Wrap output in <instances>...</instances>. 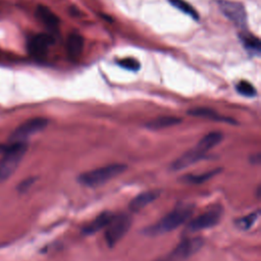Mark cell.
I'll list each match as a JSON object with an SVG mask.
<instances>
[{
  "label": "cell",
  "mask_w": 261,
  "mask_h": 261,
  "mask_svg": "<svg viewBox=\"0 0 261 261\" xmlns=\"http://www.w3.org/2000/svg\"><path fill=\"white\" fill-rule=\"evenodd\" d=\"M222 138L223 136L220 132H211L207 134L198 142L197 146L178 157L171 164V169L180 170L202 159L209 150L216 147L222 141Z\"/></svg>",
  "instance_id": "obj_1"
},
{
  "label": "cell",
  "mask_w": 261,
  "mask_h": 261,
  "mask_svg": "<svg viewBox=\"0 0 261 261\" xmlns=\"http://www.w3.org/2000/svg\"><path fill=\"white\" fill-rule=\"evenodd\" d=\"M194 211V205L192 204H180L175 207L171 212L162 217L158 222L146 228L145 232L151 236H158L169 232L180 224L185 223Z\"/></svg>",
  "instance_id": "obj_2"
},
{
  "label": "cell",
  "mask_w": 261,
  "mask_h": 261,
  "mask_svg": "<svg viewBox=\"0 0 261 261\" xmlns=\"http://www.w3.org/2000/svg\"><path fill=\"white\" fill-rule=\"evenodd\" d=\"M28 149L25 142H10L3 149L0 159V181L8 179L17 169Z\"/></svg>",
  "instance_id": "obj_3"
},
{
  "label": "cell",
  "mask_w": 261,
  "mask_h": 261,
  "mask_svg": "<svg viewBox=\"0 0 261 261\" xmlns=\"http://www.w3.org/2000/svg\"><path fill=\"white\" fill-rule=\"evenodd\" d=\"M125 169L126 165L122 163H112L80 174L79 180L87 187H98L117 176Z\"/></svg>",
  "instance_id": "obj_4"
},
{
  "label": "cell",
  "mask_w": 261,
  "mask_h": 261,
  "mask_svg": "<svg viewBox=\"0 0 261 261\" xmlns=\"http://www.w3.org/2000/svg\"><path fill=\"white\" fill-rule=\"evenodd\" d=\"M132 224V218L128 214H119L112 217L110 222L106 226V230L104 233L106 243L109 247L115 246L121 238L127 232L128 228Z\"/></svg>",
  "instance_id": "obj_5"
},
{
  "label": "cell",
  "mask_w": 261,
  "mask_h": 261,
  "mask_svg": "<svg viewBox=\"0 0 261 261\" xmlns=\"http://www.w3.org/2000/svg\"><path fill=\"white\" fill-rule=\"evenodd\" d=\"M203 243V239L200 237L187 238L182 240L171 252L156 261H184L199 251Z\"/></svg>",
  "instance_id": "obj_6"
},
{
  "label": "cell",
  "mask_w": 261,
  "mask_h": 261,
  "mask_svg": "<svg viewBox=\"0 0 261 261\" xmlns=\"http://www.w3.org/2000/svg\"><path fill=\"white\" fill-rule=\"evenodd\" d=\"M221 216L222 207L219 205H214L204 213L200 214L198 217L191 220L188 223L186 230L188 232H197L203 229L210 228L212 226H215L219 222Z\"/></svg>",
  "instance_id": "obj_7"
},
{
  "label": "cell",
  "mask_w": 261,
  "mask_h": 261,
  "mask_svg": "<svg viewBox=\"0 0 261 261\" xmlns=\"http://www.w3.org/2000/svg\"><path fill=\"white\" fill-rule=\"evenodd\" d=\"M48 124V120L44 117L31 118L21 123L10 136V142H25L35 134L43 130Z\"/></svg>",
  "instance_id": "obj_8"
},
{
  "label": "cell",
  "mask_w": 261,
  "mask_h": 261,
  "mask_svg": "<svg viewBox=\"0 0 261 261\" xmlns=\"http://www.w3.org/2000/svg\"><path fill=\"white\" fill-rule=\"evenodd\" d=\"M218 5L225 17H227L237 27L246 29L247 13L242 3L231 0H218Z\"/></svg>",
  "instance_id": "obj_9"
},
{
  "label": "cell",
  "mask_w": 261,
  "mask_h": 261,
  "mask_svg": "<svg viewBox=\"0 0 261 261\" xmlns=\"http://www.w3.org/2000/svg\"><path fill=\"white\" fill-rule=\"evenodd\" d=\"M53 43L54 38L50 34H38L30 39L28 49L30 54L35 58H43Z\"/></svg>",
  "instance_id": "obj_10"
},
{
  "label": "cell",
  "mask_w": 261,
  "mask_h": 261,
  "mask_svg": "<svg viewBox=\"0 0 261 261\" xmlns=\"http://www.w3.org/2000/svg\"><path fill=\"white\" fill-rule=\"evenodd\" d=\"M36 15L39 20L50 31H56L59 24L58 16L47 6L38 5L36 9Z\"/></svg>",
  "instance_id": "obj_11"
},
{
  "label": "cell",
  "mask_w": 261,
  "mask_h": 261,
  "mask_svg": "<svg viewBox=\"0 0 261 261\" xmlns=\"http://www.w3.org/2000/svg\"><path fill=\"white\" fill-rule=\"evenodd\" d=\"M113 216H114V214L109 211H105V212L99 214L93 221H91L88 225H86L83 228V232L86 234H93V233L101 230L102 228L107 226V224L110 222V220L112 219Z\"/></svg>",
  "instance_id": "obj_12"
},
{
  "label": "cell",
  "mask_w": 261,
  "mask_h": 261,
  "mask_svg": "<svg viewBox=\"0 0 261 261\" xmlns=\"http://www.w3.org/2000/svg\"><path fill=\"white\" fill-rule=\"evenodd\" d=\"M84 48V39L79 34H71L66 42V52L71 60L80 57Z\"/></svg>",
  "instance_id": "obj_13"
},
{
  "label": "cell",
  "mask_w": 261,
  "mask_h": 261,
  "mask_svg": "<svg viewBox=\"0 0 261 261\" xmlns=\"http://www.w3.org/2000/svg\"><path fill=\"white\" fill-rule=\"evenodd\" d=\"M158 196H159L158 191L144 192L133 199V201L129 203V209L132 211L142 210L144 207H146L147 205L152 203L155 199H157Z\"/></svg>",
  "instance_id": "obj_14"
},
{
  "label": "cell",
  "mask_w": 261,
  "mask_h": 261,
  "mask_svg": "<svg viewBox=\"0 0 261 261\" xmlns=\"http://www.w3.org/2000/svg\"><path fill=\"white\" fill-rule=\"evenodd\" d=\"M188 113L192 116H198V117H203V118H208L216 121H225L229 123H236L234 120L228 118V117H223L220 114H218L216 111L213 109L207 108V107H196L192 108L188 111Z\"/></svg>",
  "instance_id": "obj_15"
},
{
  "label": "cell",
  "mask_w": 261,
  "mask_h": 261,
  "mask_svg": "<svg viewBox=\"0 0 261 261\" xmlns=\"http://www.w3.org/2000/svg\"><path fill=\"white\" fill-rule=\"evenodd\" d=\"M181 121L180 118L175 117V116H160L157 118H154L150 120L149 122L146 123V126L148 128L152 129H160V128H165L169 127L172 125H175Z\"/></svg>",
  "instance_id": "obj_16"
},
{
  "label": "cell",
  "mask_w": 261,
  "mask_h": 261,
  "mask_svg": "<svg viewBox=\"0 0 261 261\" xmlns=\"http://www.w3.org/2000/svg\"><path fill=\"white\" fill-rule=\"evenodd\" d=\"M240 39L244 45V47L251 51L253 54L256 53V54H259L260 53V50H261V43H260V40L254 36V35H251L247 32H244L240 35Z\"/></svg>",
  "instance_id": "obj_17"
},
{
  "label": "cell",
  "mask_w": 261,
  "mask_h": 261,
  "mask_svg": "<svg viewBox=\"0 0 261 261\" xmlns=\"http://www.w3.org/2000/svg\"><path fill=\"white\" fill-rule=\"evenodd\" d=\"M168 1L172 6H174L176 9L180 10L185 14L190 15L194 19L199 18V14H198L197 10L190 3H188L187 1H185V0H168Z\"/></svg>",
  "instance_id": "obj_18"
},
{
  "label": "cell",
  "mask_w": 261,
  "mask_h": 261,
  "mask_svg": "<svg viewBox=\"0 0 261 261\" xmlns=\"http://www.w3.org/2000/svg\"><path fill=\"white\" fill-rule=\"evenodd\" d=\"M217 172H219V169H216V170H212V171H208V172H205V173H201V174H189V175H186L182 179L186 181V182H190V184H202L206 180H208L210 177H212L214 174H216Z\"/></svg>",
  "instance_id": "obj_19"
},
{
  "label": "cell",
  "mask_w": 261,
  "mask_h": 261,
  "mask_svg": "<svg viewBox=\"0 0 261 261\" xmlns=\"http://www.w3.org/2000/svg\"><path fill=\"white\" fill-rule=\"evenodd\" d=\"M258 217H259V211H256V212H253L251 214H248V215H246L244 217H241L240 219H238L236 221L237 226L240 227L243 230L249 229L251 226L254 225V223L256 222Z\"/></svg>",
  "instance_id": "obj_20"
},
{
  "label": "cell",
  "mask_w": 261,
  "mask_h": 261,
  "mask_svg": "<svg viewBox=\"0 0 261 261\" xmlns=\"http://www.w3.org/2000/svg\"><path fill=\"white\" fill-rule=\"evenodd\" d=\"M236 89L239 92V94H241L242 96H245V97H254L257 94L254 86L251 83H249L248 81L239 82L238 85L236 86Z\"/></svg>",
  "instance_id": "obj_21"
},
{
  "label": "cell",
  "mask_w": 261,
  "mask_h": 261,
  "mask_svg": "<svg viewBox=\"0 0 261 261\" xmlns=\"http://www.w3.org/2000/svg\"><path fill=\"white\" fill-rule=\"evenodd\" d=\"M117 64L127 70H132V71H137L138 69H140V62L133 57H125V58H121L119 60H117Z\"/></svg>",
  "instance_id": "obj_22"
},
{
  "label": "cell",
  "mask_w": 261,
  "mask_h": 261,
  "mask_svg": "<svg viewBox=\"0 0 261 261\" xmlns=\"http://www.w3.org/2000/svg\"><path fill=\"white\" fill-rule=\"evenodd\" d=\"M33 182H34V178H28L27 180H24V181H22V182L20 184L19 188H20L21 191H25V190H28L29 187L32 186Z\"/></svg>",
  "instance_id": "obj_23"
}]
</instances>
